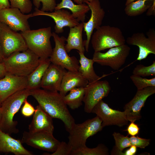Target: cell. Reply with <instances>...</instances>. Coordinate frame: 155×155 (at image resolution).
I'll return each mask as SVG.
<instances>
[{
    "label": "cell",
    "instance_id": "obj_43",
    "mask_svg": "<svg viewBox=\"0 0 155 155\" xmlns=\"http://www.w3.org/2000/svg\"><path fill=\"white\" fill-rule=\"evenodd\" d=\"M75 3L77 4H80L84 3V1H87L90 2L92 0H72Z\"/></svg>",
    "mask_w": 155,
    "mask_h": 155
},
{
    "label": "cell",
    "instance_id": "obj_23",
    "mask_svg": "<svg viewBox=\"0 0 155 155\" xmlns=\"http://www.w3.org/2000/svg\"><path fill=\"white\" fill-rule=\"evenodd\" d=\"M84 22H81L77 26L70 28L69 32L66 41L65 48L68 53L73 49H76L78 52L84 54L85 50L82 38Z\"/></svg>",
    "mask_w": 155,
    "mask_h": 155
},
{
    "label": "cell",
    "instance_id": "obj_8",
    "mask_svg": "<svg viewBox=\"0 0 155 155\" xmlns=\"http://www.w3.org/2000/svg\"><path fill=\"white\" fill-rule=\"evenodd\" d=\"M130 50V47L125 44L111 48L105 53L94 52L92 59L101 65L117 70L125 64Z\"/></svg>",
    "mask_w": 155,
    "mask_h": 155
},
{
    "label": "cell",
    "instance_id": "obj_26",
    "mask_svg": "<svg viewBox=\"0 0 155 155\" xmlns=\"http://www.w3.org/2000/svg\"><path fill=\"white\" fill-rule=\"evenodd\" d=\"M80 56V64L78 71L88 81L91 83L100 80L102 77L98 75L95 73L93 67L94 63L92 59L86 57L84 53L78 52Z\"/></svg>",
    "mask_w": 155,
    "mask_h": 155
},
{
    "label": "cell",
    "instance_id": "obj_22",
    "mask_svg": "<svg viewBox=\"0 0 155 155\" xmlns=\"http://www.w3.org/2000/svg\"><path fill=\"white\" fill-rule=\"evenodd\" d=\"M88 84V81L78 71H66L63 77L59 92L64 96L71 90L76 88L85 87Z\"/></svg>",
    "mask_w": 155,
    "mask_h": 155
},
{
    "label": "cell",
    "instance_id": "obj_30",
    "mask_svg": "<svg viewBox=\"0 0 155 155\" xmlns=\"http://www.w3.org/2000/svg\"><path fill=\"white\" fill-rule=\"evenodd\" d=\"M130 78L137 90H142L146 87H155V78L148 79L140 76L133 74Z\"/></svg>",
    "mask_w": 155,
    "mask_h": 155
},
{
    "label": "cell",
    "instance_id": "obj_19",
    "mask_svg": "<svg viewBox=\"0 0 155 155\" xmlns=\"http://www.w3.org/2000/svg\"><path fill=\"white\" fill-rule=\"evenodd\" d=\"M66 71L61 66L51 63L42 78L40 88L48 91L59 92Z\"/></svg>",
    "mask_w": 155,
    "mask_h": 155
},
{
    "label": "cell",
    "instance_id": "obj_24",
    "mask_svg": "<svg viewBox=\"0 0 155 155\" xmlns=\"http://www.w3.org/2000/svg\"><path fill=\"white\" fill-rule=\"evenodd\" d=\"M64 8L69 9L71 11L73 16L77 21L84 22L86 14L90 10L88 5L86 3L75 4L72 0H61V1L57 4L55 10Z\"/></svg>",
    "mask_w": 155,
    "mask_h": 155
},
{
    "label": "cell",
    "instance_id": "obj_1",
    "mask_svg": "<svg viewBox=\"0 0 155 155\" xmlns=\"http://www.w3.org/2000/svg\"><path fill=\"white\" fill-rule=\"evenodd\" d=\"M30 95L52 118L61 120L68 132L71 129L75 123V120L64 101L63 96L59 92L39 88L30 90Z\"/></svg>",
    "mask_w": 155,
    "mask_h": 155
},
{
    "label": "cell",
    "instance_id": "obj_39",
    "mask_svg": "<svg viewBox=\"0 0 155 155\" xmlns=\"http://www.w3.org/2000/svg\"><path fill=\"white\" fill-rule=\"evenodd\" d=\"M146 15L148 16L155 15V0L154 1L151 6L147 10Z\"/></svg>",
    "mask_w": 155,
    "mask_h": 155
},
{
    "label": "cell",
    "instance_id": "obj_9",
    "mask_svg": "<svg viewBox=\"0 0 155 155\" xmlns=\"http://www.w3.org/2000/svg\"><path fill=\"white\" fill-rule=\"evenodd\" d=\"M55 46L49 58L51 63L60 66L68 71H78L79 61L75 56L70 57L65 48L66 38L59 36L55 32H52Z\"/></svg>",
    "mask_w": 155,
    "mask_h": 155
},
{
    "label": "cell",
    "instance_id": "obj_21",
    "mask_svg": "<svg viewBox=\"0 0 155 155\" xmlns=\"http://www.w3.org/2000/svg\"><path fill=\"white\" fill-rule=\"evenodd\" d=\"M22 144L21 140L13 138L0 130V152L12 153L16 155H33Z\"/></svg>",
    "mask_w": 155,
    "mask_h": 155
},
{
    "label": "cell",
    "instance_id": "obj_40",
    "mask_svg": "<svg viewBox=\"0 0 155 155\" xmlns=\"http://www.w3.org/2000/svg\"><path fill=\"white\" fill-rule=\"evenodd\" d=\"M10 7V5L9 0H0V10Z\"/></svg>",
    "mask_w": 155,
    "mask_h": 155
},
{
    "label": "cell",
    "instance_id": "obj_29",
    "mask_svg": "<svg viewBox=\"0 0 155 155\" xmlns=\"http://www.w3.org/2000/svg\"><path fill=\"white\" fill-rule=\"evenodd\" d=\"M108 149L104 145L100 144L94 148H90L86 146L81 148L72 150L71 155H107Z\"/></svg>",
    "mask_w": 155,
    "mask_h": 155
},
{
    "label": "cell",
    "instance_id": "obj_12",
    "mask_svg": "<svg viewBox=\"0 0 155 155\" xmlns=\"http://www.w3.org/2000/svg\"><path fill=\"white\" fill-rule=\"evenodd\" d=\"M91 113L96 114L102 120L103 127L111 125L122 127L128 123L124 111L112 109L102 100L94 107Z\"/></svg>",
    "mask_w": 155,
    "mask_h": 155
},
{
    "label": "cell",
    "instance_id": "obj_11",
    "mask_svg": "<svg viewBox=\"0 0 155 155\" xmlns=\"http://www.w3.org/2000/svg\"><path fill=\"white\" fill-rule=\"evenodd\" d=\"M21 141L22 143L35 148L53 153L60 143L54 137L53 133L44 131H24Z\"/></svg>",
    "mask_w": 155,
    "mask_h": 155
},
{
    "label": "cell",
    "instance_id": "obj_14",
    "mask_svg": "<svg viewBox=\"0 0 155 155\" xmlns=\"http://www.w3.org/2000/svg\"><path fill=\"white\" fill-rule=\"evenodd\" d=\"M147 37L143 32L133 34L127 38L126 42L128 44L135 45L139 49L137 60L141 61L146 59L150 54L155 55V31L150 29L146 33Z\"/></svg>",
    "mask_w": 155,
    "mask_h": 155
},
{
    "label": "cell",
    "instance_id": "obj_45",
    "mask_svg": "<svg viewBox=\"0 0 155 155\" xmlns=\"http://www.w3.org/2000/svg\"><path fill=\"white\" fill-rule=\"evenodd\" d=\"M136 0H126L125 5H126L131 2Z\"/></svg>",
    "mask_w": 155,
    "mask_h": 155
},
{
    "label": "cell",
    "instance_id": "obj_5",
    "mask_svg": "<svg viewBox=\"0 0 155 155\" xmlns=\"http://www.w3.org/2000/svg\"><path fill=\"white\" fill-rule=\"evenodd\" d=\"M91 40L94 52H100L123 45L126 42L121 30L109 25L101 26L98 28L92 35Z\"/></svg>",
    "mask_w": 155,
    "mask_h": 155
},
{
    "label": "cell",
    "instance_id": "obj_7",
    "mask_svg": "<svg viewBox=\"0 0 155 155\" xmlns=\"http://www.w3.org/2000/svg\"><path fill=\"white\" fill-rule=\"evenodd\" d=\"M0 48L4 59L14 53L28 49L21 33L1 22L0 23Z\"/></svg>",
    "mask_w": 155,
    "mask_h": 155
},
{
    "label": "cell",
    "instance_id": "obj_2",
    "mask_svg": "<svg viewBox=\"0 0 155 155\" xmlns=\"http://www.w3.org/2000/svg\"><path fill=\"white\" fill-rule=\"evenodd\" d=\"M30 96V90L26 88L14 93L2 102L1 107V130L9 135L19 132L16 127L18 122L13 120V117Z\"/></svg>",
    "mask_w": 155,
    "mask_h": 155
},
{
    "label": "cell",
    "instance_id": "obj_28",
    "mask_svg": "<svg viewBox=\"0 0 155 155\" xmlns=\"http://www.w3.org/2000/svg\"><path fill=\"white\" fill-rule=\"evenodd\" d=\"M155 0H138L131 2L125 5V14L129 16H135L146 11Z\"/></svg>",
    "mask_w": 155,
    "mask_h": 155
},
{
    "label": "cell",
    "instance_id": "obj_36",
    "mask_svg": "<svg viewBox=\"0 0 155 155\" xmlns=\"http://www.w3.org/2000/svg\"><path fill=\"white\" fill-rule=\"evenodd\" d=\"M129 138L131 145L137 147L145 148L150 144V139L141 138L137 136H131Z\"/></svg>",
    "mask_w": 155,
    "mask_h": 155
},
{
    "label": "cell",
    "instance_id": "obj_49",
    "mask_svg": "<svg viewBox=\"0 0 155 155\" xmlns=\"http://www.w3.org/2000/svg\"></svg>",
    "mask_w": 155,
    "mask_h": 155
},
{
    "label": "cell",
    "instance_id": "obj_18",
    "mask_svg": "<svg viewBox=\"0 0 155 155\" xmlns=\"http://www.w3.org/2000/svg\"><path fill=\"white\" fill-rule=\"evenodd\" d=\"M27 77L20 76L7 72L0 79V100L2 102L14 93L27 88Z\"/></svg>",
    "mask_w": 155,
    "mask_h": 155
},
{
    "label": "cell",
    "instance_id": "obj_17",
    "mask_svg": "<svg viewBox=\"0 0 155 155\" xmlns=\"http://www.w3.org/2000/svg\"><path fill=\"white\" fill-rule=\"evenodd\" d=\"M34 17L39 16L49 17L53 20L55 23V32L57 34L64 32L63 28L68 27L69 28L79 24L80 23L68 11L64 9L54 10V11L46 12L41 11L36 8L32 13Z\"/></svg>",
    "mask_w": 155,
    "mask_h": 155
},
{
    "label": "cell",
    "instance_id": "obj_38",
    "mask_svg": "<svg viewBox=\"0 0 155 155\" xmlns=\"http://www.w3.org/2000/svg\"><path fill=\"white\" fill-rule=\"evenodd\" d=\"M134 122H132L129 124L125 130L127 131L128 134L131 136L137 135L139 132L140 128Z\"/></svg>",
    "mask_w": 155,
    "mask_h": 155
},
{
    "label": "cell",
    "instance_id": "obj_16",
    "mask_svg": "<svg viewBox=\"0 0 155 155\" xmlns=\"http://www.w3.org/2000/svg\"><path fill=\"white\" fill-rule=\"evenodd\" d=\"M155 93V87L150 86L137 91L133 99L124 107L128 121L134 122L141 118V110L147 98Z\"/></svg>",
    "mask_w": 155,
    "mask_h": 155
},
{
    "label": "cell",
    "instance_id": "obj_3",
    "mask_svg": "<svg viewBox=\"0 0 155 155\" xmlns=\"http://www.w3.org/2000/svg\"><path fill=\"white\" fill-rule=\"evenodd\" d=\"M40 61V58L28 49L12 54L5 58L3 62L7 72L27 77L38 66Z\"/></svg>",
    "mask_w": 155,
    "mask_h": 155
},
{
    "label": "cell",
    "instance_id": "obj_31",
    "mask_svg": "<svg viewBox=\"0 0 155 155\" xmlns=\"http://www.w3.org/2000/svg\"><path fill=\"white\" fill-rule=\"evenodd\" d=\"M133 75L142 77L155 76V61H153L151 65L146 66L140 64L136 65L133 71Z\"/></svg>",
    "mask_w": 155,
    "mask_h": 155
},
{
    "label": "cell",
    "instance_id": "obj_46",
    "mask_svg": "<svg viewBox=\"0 0 155 155\" xmlns=\"http://www.w3.org/2000/svg\"><path fill=\"white\" fill-rule=\"evenodd\" d=\"M1 107H0V123L1 120Z\"/></svg>",
    "mask_w": 155,
    "mask_h": 155
},
{
    "label": "cell",
    "instance_id": "obj_47",
    "mask_svg": "<svg viewBox=\"0 0 155 155\" xmlns=\"http://www.w3.org/2000/svg\"><path fill=\"white\" fill-rule=\"evenodd\" d=\"M1 104H2V102H1L0 100V107H1Z\"/></svg>",
    "mask_w": 155,
    "mask_h": 155
},
{
    "label": "cell",
    "instance_id": "obj_35",
    "mask_svg": "<svg viewBox=\"0 0 155 155\" xmlns=\"http://www.w3.org/2000/svg\"><path fill=\"white\" fill-rule=\"evenodd\" d=\"M72 149L68 143L60 142L56 150L50 155H71Z\"/></svg>",
    "mask_w": 155,
    "mask_h": 155
},
{
    "label": "cell",
    "instance_id": "obj_6",
    "mask_svg": "<svg viewBox=\"0 0 155 155\" xmlns=\"http://www.w3.org/2000/svg\"><path fill=\"white\" fill-rule=\"evenodd\" d=\"M102 120L96 116L81 123H75L68 132L67 143L72 150L86 146L87 139L102 130Z\"/></svg>",
    "mask_w": 155,
    "mask_h": 155
},
{
    "label": "cell",
    "instance_id": "obj_15",
    "mask_svg": "<svg viewBox=\"0 0 155 155\" xmlns=\"http://www.w3.org/2000/svg\"><path fill=\"white\" fill-rule=\"evenodd\" d=\"M84 3L88 5L91 11L90 19L87 22H83V29L86 36V40L84 41V42L85 50L88 52L94 30L101 26L105 16V12L101 7L99 0H92L90 2L85 1Z\"/></svg>",
    "mask_w": 155,
    "mask_h": 155
},
{
    "label": "cell",
    "instance_id": "obj_33",
    "mask_svg": "<svg viewBox=\"0 0 155 155\" xmlns=\"http://www.w3.org/2000/svg\"><path fill=\"white\" fill-rule=\"evenodd\" d=\"M10 7L19 9L23 13L30 12L32 9V3L30 0H9Z\"/></svg>",
    "mask_w": 155,
    "mask_h": 155
},
{
    "label": "cell",
    "instance_id": "obj_42",
    "mask_svg": "<svg viewBox=\"0 0 155 155\" xmlns=\"http://www.w3.org/2000/svg\"><path fill=\"white\" fill-rule=\"evenodd\" d=\"M129 149L131 153V155L135 154L137 152V147L134 145H131Z\"/></svg>",
    "mask_w": 155,
    "mask_h": 155
},
{
    "label": "cell",
    "instance_id": "obj_20",
    "mask_svg": "<svg viewBox=\"0 0 155 155\" xmlns=\"http://www.w3.org/2000/svg\"><path fill=\"white\" fill-rule=\"evenodd\" d=\"M52 119L38 105L36 107L32 120L29 125V131L53 133L54 127Z\"/></svg>",
    "mask_w": 155,
    "mask_h": 155
},
{
    "label": "cell",
    "instance_id": "obj_41",
    "mask_svg": "<svg viewBox=\"0 0 155 155\" xmlns=\"http://www.w3.org/2000/svg\"><path fill=\"white\" fill-rule=\"evenodd\" d=\"M7 73L3 62L0 63V79L3 78Z\"/></svg>",
    "mask_w": 155,
    "mask_h": 155
},
{
    "label": "cell",
    "instance_id": "obj_13",
    "mask_svg": "<svg viewBox=\"0 0 155 155\" xmlns=\"http://www.w3.org/2000/svg\"><path fill=\"white\" fill-rule=\"evenodd\" d=\"M33 17L32 13L25 14L16 8L10 7L0 10V22L16 32L30 30L28 20Z\"/></svg>",
    "mask_w": 155,
    "mask_h": 155
},
{
    "label": "cell",
    "instance_id": "obj_37",
    "mask_svg": "<svg viewBox=\"0 0 155 155\" xmlns=\"http://www.w3.org/2000/svg\"><path fill=\"white\" fill-rule=\"evenodd\" d=\"M21 109L22 114L24 117H29L33 115L35 110L34 107L27 101L25 100Z\"/></svg>",
    "mask_w": 155,
    "mask_h": 155
},
{
    "label": "cell",
    "instance_id": "obj_27",
    "mask_svg": "<svg viewBox=\"0 0 155 155\" xmlns=\"http://www.w3.org/2000/svg\"><path fill=\"white\" fill-rule=\"evenodd\" d=\"M69 91L68 94L63 96L64 101L71 109L78 108L82 104L85 87L75 88Z\"/></svg>",
    "mask_w": 155,
    "mask_h": 155
},
{
    "label": "cell",
    "instance_id": "obj_34",
    "mask_svg": "<svg viewBox=\"0 0 155 155\" xmlns=\"http://www.w3.org/2000/svg\"><path fill=\"white\" fill-rule=\"evenodd\" d=\"M41 3L42 6L40 10L44 11H53L57 5L56 0H33L34 5L38 9L39 8Z\"/></svg>",
    "mask_w": 155,
    "mask_h": 155
},
{
    "label": "cell",
    "instance_id": "obj_25",
    "mask_svg": "<svg viewBox=\"0 0 155 155\" xmlns=\"http://www.w3.org/2000/svg\"><path fill=\"white\" fill-rule=\"evenodd\" d=\"M49 58L41 59L38 66L27 77V88L30 90L39 88L42 78L51 63Z\"/></svg>",
    "mask_w": 155,
    "mask_h": 155
},
{
    "label": "cell",
    "instance_id": "obj_48",
    "mask_svg": "<svg viewBox=\"0 0 155 155\" xmlns=\"http://www.w3.org/2000/svg\"></svg>",
    "mask_w": 155,
    "mask_h": 155
},
{
    "label": "cell",
    "instance_id": "obj_32",
    "mask_svg": "<svg viewBox=\"0 0 155 155\" xmlns=\"http://www.w3.org/2000/svg\"><path fill=\"white\" fill-rule=\"evenodd\" d=\"M113 135L115 142V149L116 150L122 152L125 148L130 147L132 145L129 137L127 136H125L116 132H114Z\"/></svg>",
    "mask_w": 155,
    "mask_h": 155
},
{
    "label": "cell",
    "instance_id": "obj_44",
    "mask_svg": "<svg viewBox=\"0 0 155 155\" xmlns=\"http://www.w3.org/2000/svg\"><path fill=\"white\" fill-rule=\"evenodd\" d=\"M4 59V57L2 53L0 48V63H3Z\"/></svg>",
    "mask_w": 155,
    "mask_h": 155
},
{
    "label": "cell",
    "instance_id": "obj_4",
    "mask_svg": "<svg viewBox=\"0 0 155 155\" xmlns=\"http://www.w3.org/2000/svg\"><path fill=\"white\" fill-rule=\"evenodd\" d=\"M28 49L40 59L49 58L53 51L50 38L52 36L51 27L30 30L21 32Z\"/></svg>",
    "mask_w": 155,
    "mask_h": 155
},
{
    "label": "cell",
    "instance_id": "obj_10",
    "mask_svg": "<svg viewBox=\"0 0 155 155\" xmlns=\"http://www.w3.org/2000/svg\"><path fill=\"white\" fill-rule=\"evenodd\" d=\"M111 88L106 80H98L88 83L85 87L83 102L84 103V110L90 113L94 107L100 100L107 96Z\"/></svg>",
    "mask_w": 155,
    "mask_h": 155
}]
</instances>
